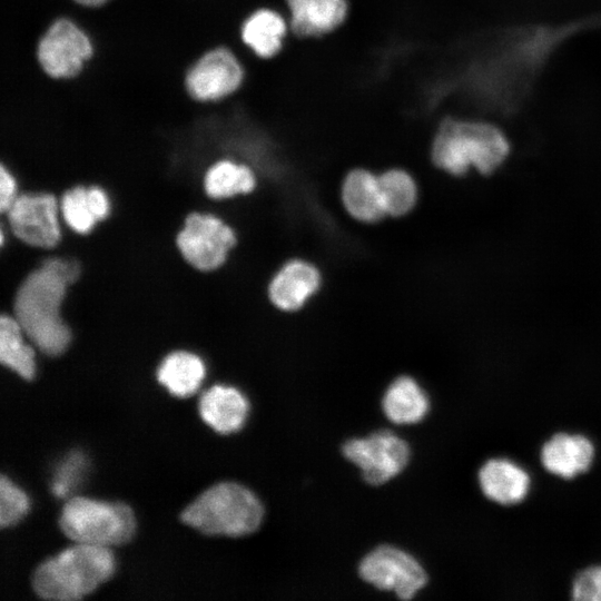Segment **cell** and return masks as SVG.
<instances>
[{
  "label": "cell",
  "mask_w": 601,
  "mask_h": 601,
  "mask_svg": "<svg viewBox=\"0 0 601 601\" xmlns=\"http://www.w3.org/2000/svg\"><path fill=\"white\" fill-rule=\"evenodd\" d=\"M17 180L6 164L0 166V210L6 213L17 198Z\"/></svg>",
  "instance_id": "obj_29"
},
{
  "label": "cell",
  "mask_w": 601,
  "mask_h": 601,
  "mask_svg": "<svg viewBox=\"0 0 601 601\" xmlns=\"http://www.w3.org/2000/svg\"><path fill=\"white\" fill-rule=\"evenodd\" d=\"M264 508L247 487L224 482L201 493L181 513V521L209 535L243 536L258 529Z\"/></svg>",
  "instance_id": "obj_5"
},
{
  "label": "cell",
  "mask_w": 601,
  "mask_h": 601,
  "mask_svg": "<svg viewBox=\"0 0 601 601\" xmlns=\"http://www.w3.org/2000/svg\"><path fill=\"white\" fill-rule=\"evenodd\" d=\"M341 199L347 214L359 223L375 224L386 217L378 175L367 169L355 168L345 176Z\"/></svg>",
  "instance_id": "obj_17"
},
{
  "label": "cell",
  "mask_w": 601,
  "mask_h": 601,
  "mask_svg": "<svg viewBox=\"0 0 601 601\" xmlns=\"http://www.w3.org/2000/svg\"><path fill=\"white\" fill-rule=\"evenodd\" d=\"M595 22L594 17L562 26H514L482 33L467 70L471 95L491 111H516L556 48Z\"/></svg>",
  "instance_id": "obj_1"
},
{
  "label": "cell",
  "mask_w": 601,
  "mask_h": 601,
  "mask_svg": "<svg viewBox=\"0 0 601 601\" xmlns=\"http://www.w3.org/2000/svg\"><path fill=\"white\" fill-rule=\"evenodd\" d=\"M286 32L284 17L268 8L255 10L240 26L242 41L260 58H272L278 53Z\"/></svg>",
  "instance_id": "obj_20"
},
{
  "label": "cell",
  "mask_w": 601,
  "mask_h": 601,
  "mask_svg": "<svg viewBox=\"0 0 601 601\" xmlns=\"http://www.w3.org/2000/svg\"><path fill=\"white\" fill-rule=\"evenodd\" d=\"M383 208L386 216L403 217L415 207L418 189L406 170L391 168L378 175Z\"/></svg>",
  "instance_id": "obj_25"
},
{
  "label": "cell",
  "mask_w": 601,
  "mask_h": 601,
  "mask_svg": "<svg viewBox=\"0 0 601 601\" xmlns=\"http://www.w3.org/2000/svg\"><path fill=\"white\" fill-rule=\"evenodd\" d=\"M477 479L483 494L503 505L522 502L531 486L529 473L508 459L487 460L481 466Z\"/></svg>",
  "instance_id": "obj_15"
},
{
  "label": "cell",
  "mask_w": 601,
  "mask_h": 601,
  "mask_svg": "<svg viewBox=\"0 0 601 601\" xmlns=\"http://www.w3.org/2000/svg\"><path fill=\"white\" fill-rule=\"evenodd\" d=\"M24 333L13 315L0 317V361L2 365L30 381L36 373L35 351L23 341Z\"/></svg>",
  "instance_id": "obj_24"
},
{
  "label": "cell",
  "mask_w": 601,
  "mask_h": 601,
  "mask_svg": "<svg viewBox=\"0 0 601 601\" xmlns=\"http://www.w3.org/2000/svg\"><path fill=\"white\" fill-rule=\"evenodd\" d=\"M59 525L76 543L109 548L128 542L136 521L132 510L124 503L76 496L62 508Z\"/></svg>",
  "instance_id": "obj_6"
},
{
  "label": "cell",
  "mask_w": 601,
  "mask_h": 601,
  "mask_svg": "<svg viewBox=\"0 0 601 601\" xmlns=\"http://www.w3.org/2000/svg\"><path fill=\"white\" fill-rule=\"evenodd\" d=\"M382 407L393 423L414 424L426 416L430 401L413 377L403 375L395 378L385 391Z\"/></svg>",
  "instance_id": "obj_21"
},
{
  "label": "cell",
  "mask_w": 601,
  "mask_h": 601,
  "mask_svg": "<svg viewBox=\"0 0 601 601\" xmlns=\"http://www.w3.org/2000/svg\"><path fill=\"white\" fill-rule=\"evenodd\" d=\"M509 154L510 142L499 127L457 118H446L440 124L431 147L433 164L452 176H463L471 169L489 175Z\"/></svg>",
  "instance_id": "obj_3"
},
{
  "label": "cell",
  "mask_w": 601,
  "mask_h": 601,
  "mask_svg": "<svg viewBox=\"0 0 601 601\" xmlns=\"http://www.w3.org/2000/svg\"><path fill=\"white\" fill-rule=\"evenodd\" d=\"M244 80V69L236 55L216 47L200 55L187 69L184 85L199 102H215L234 93Z\"/></svg>",
  "instance_id": "obj_12"
},
{
  "label": "cell",
  "mask_w": 601,
  "mask_h": 601,
  "mask_svg": "<svg viewBox=\"0 0 601 601\" xmlns=\"http://www.w3.org/2000/svg\"><path fill=\"white\" fill-rule=\"evenodd\" d=\"M95 51L89 33L72 19L53 20L40 36L36 58L41 70L55 80L78 76Z\"/></svg>",
  "instance_id": "obj_7"
},
{
  "label": "cell",
  "mask_w": 601,
  "mask_h": 601,
  "mask_svg": "<svg viewBox=\"0 0 601 601\" xmlns=\"http://www.w3.org/2000/svg\"><path fill=\"white\" fill-rule=\"evenodd\" d=\"M60 210L73 231L88 234L98 221L108 217L110 201L106 191L98 186H75L62 194Z\"/></svg>",
  "instance_id": "obj_18"
},
{
  "label": "cell",
  "mask_w": 601,
  "mask_h": 601,
  "mask_svg": "<svg viewBox=\"0 0 601 601\" xmlns=\"http://www.w3.org/2000/svg\"><path fill=\"white\" fill-rule=\"evenodd\" d=\"M115 568L109 548L77 543L42 562L32 575V588L42 599L78 600L110 579Z\"/></svg>",
  "instance_id": "obj_4"
},
{
  "label": "cell",
  "mask_w": 601,
  "mask_h": 601,
  "mask_svg": "<svg viewBox=\"0 0 601 601\" xmlns=\"http://www.w3.org/2000/svg\"><path fill=\"white\" fill-rule=\"evenodd\" d=\"M201 418L220 434L239 431L248 416L249 402L236 387L214 385L199 400Z\"/></svg>",
  "instance_id": "obj_16"
},
{
  "label": "cell",
  "mask_w": 601,
  "mask_h": 601,
  "mask_svg": "<svg viewBox=\"0 0 601 601\" xmlns=\"http://www.w3.org/2000/svg\"><path fill=\"white\" fill-rule=\"evenodd\" d=\"M71 1L81 7L95 9V8H99L107 4V2H109L110 0H71Z\"/></svg>",
  "instance_id": "obj_30"
},
{
  "label": "cell",
  "mask_w": 601,
  "mask_h": 601,
  "mask_svg": "<svg viewBox=\"0 0 601 601\" xmlns=\"http://www.w3.org/2000/svg\"><path fill=\"white\" fill-rule=\"evenodd\" d=\"M234 229L219 217L193 211L184 220L176 235V246L193 268L213 272L226 262L236 246Z\"/></svg>",
  "instance_id": "obj_8"
},
{
  "label": "cell",
  "mask_w": 601,
  "mask_h": 601,
  "mask_svg": "<svg viewBox=\"0 0 601 601\" xmlns=\"http://www.w3.org/2000/svg\"><path fill=\"white\" fill-rule=\"evenodd\" d=\"M571 592L577 601H601V565L581 571L573 581Z\"/></svg>",
  "instance_id": "obj_27"
},
{
  "label": "cell",
  "mask_w": 601,
  "mask_h": 601,
  "mask_svg": "<svg viewBox=\"0 0 601 601\" xmlns=\"http://www.w3.org/2000/svg\"><path fill=\"white\" fill-rule=\"evenodd\" d=\"M594 453V445L587 436L561 432L543 444L541 462L551 474L573 479L589 470Z\"/></svg>",
  "instance_id": "obj_14"
},
{
  "label": "cell",
  "mask_w": 601,
  "mask_h": 601,
  "mask_svg": "<svg viewBox=\"0 0 601 601\" xmlns=\"http://www.w3.org/2000/svg\"><path fill=\"white\" fill-rule=\"evenodd\" d=\"M80 263L49 257L27 274L16 289L13 316L40 352L59 356L71 343V329L62 316L67 290L80 278Z\"/></svg>",
  "instance_id": "obj_2"
},
{
  "label": "cell",
  "mask_w": 601,
  "mask_h": 601,
  "mask_svg": "<svg viewBox=\"0 0 601 601\" xmlns=\"http://www.w3.org/2000/svg\"><path fill=\"white\" fill-rule=\"evenodd\" d=\"M83 456L80 453H71L59 466L52 483V492L57 496H65L76 484L85 467Z\"/></svg>",
  "instance_id": "obj_28"
},
{
  "label": "cell",
  "mask_w": 601,
  "mask_h": 601,
  "mask_svg": "<svg viewBox=\"0 0 601 601\" xmlns=\"http://www.w3.org/2000/svg\"><path fill=\"white\" fill-rule=\"evenodd\" d=\"M342 452L372 485L384 484L398 475L406 467L411 455L408 444L388 430L351 439L344 443Z\"/></svg>",
  "instance_id": "obj_9"
},
{
  "label": "cell",
  "mask_w": 601,
  "mask_h": 601,
  "mask_svg": "<svg viewBox=\"0 0 601 601\" xmlns=\"http://www.w3.org/2000/svg\"><path fill=\"white\" fill-rule=\"evenodd\" d=\"M206 374L201 358L187 351L168 354L157 368V380L166 390L178 397L194 394Z\"/></svg>",
  "instance_id": "obj_22"
},
{
  "label": "cell",
  "mask_w": 601,
  "mask_h": 601,
  "mask_svg": "<svg viewBox=\"0 0 601 601\" xmlns=\"http://www.w3.org/2000/svg\"><path fill=\"white\" fill-rule=\"evenodd\" d=\"M359 577L373 587L394 592L400 599H412L427 583L420 562L407 552L382 545L366 554L358 566Z\"/></svg>",
  "instance_id": "obj_10"
},
{
  "label": "cell",
  "mask_w": 601,
  "mask_h": 601,
  "mask_svg": "<svg viewBox=\"0 0 601 601\" xmlns=\"http://www.w3.org/2000/svg\"><path fill=\"white\" fill-rule=\"evenodd\" d=\"M253 169L231 159L214 162L204 176V189L211 199H226L247 195L256 187Z\"/></svg>",
  "instance_id": "obj_23"
},
{
  "label": "cell",
  "mask_w": 601,
  "mask_h": 601,
  "mask_svg": "<svg viewBox=\"0 0 601 601\" xmlns=\"http://www.w3.org/2000/svg\"><path fill=\"white\" fill-rule=\"evenodd\" d=\"M322 276L318 268L304 259L283 264L268 284V298L277 309L297 312L318 292Z\"/></svg>",
  "instance_id": "obj_13"
},
{
  "label": "cell",
  "mask_w": 601,
  "mask_h": 601,
  "mask_svg": "<svg viewBox=\"0 0 601 601\" xmlns=\"http://www.w3.org/2000/svg\"><path fill=\"white\" fill-rule=\"evenodd\" d=\"M293 31L300 37L335 30L347 16L346 0H285Z\"/></svg>",
  "instance_id": "obj_19"
},
{
  "label": "cell",
  "mask_w": 601,
  "mask_h": 601,
  "mask_svg": "<svg viewBox=\"0 0 601 601\" xmlns=\"http://www.w3.org/2000/svg\"><path fill=\"white\" fill-rule=\"evenodd\" d=\"M27 494L14 485L6 475L0 481V525L11 526L18 523L29 510Z\"/></svg>",
  "instance_id": "obj_26"
},
{
  "label": "cell",
  "mask_w": 601,
  "mask_h": 601,
  "mask_svg": "<svg viewBox=\"0 0 601 601\" xmlns=\"http://www.w3.org/2000/svg\"><path fill=\"white\" fill-rule=\"evenodd\" d=\"M58 200L43 191L22 193L4 213L12 234L23 244L53 248L61 240Z\"/></svg>",
  "instance_id": "obj_11"
}]
</instances>
